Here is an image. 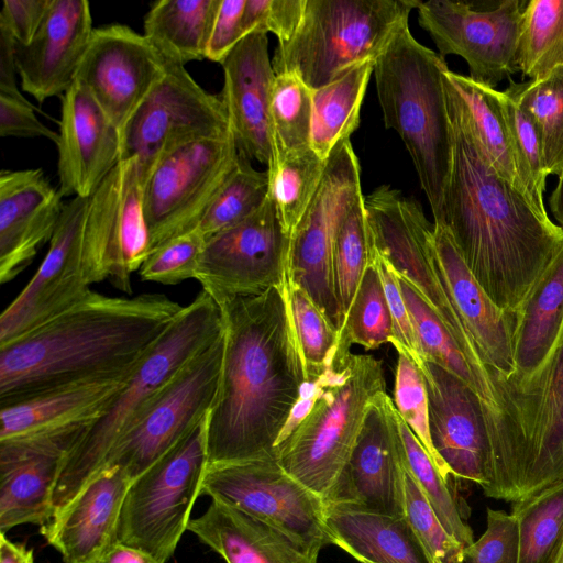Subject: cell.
Masks as SVG:
<instances>
[{"label": "cell", "mask_w": 563, "mask_h": 563, "mask_svg": "<svg viewBox=\"0 0 563 563\" xmlns=\"http://www.w3.org/2000/svg\"><path fill=\"white\" fill-rule=\"evenodd\" d=\"M287 285L219 305L224 351L206 419L208 465L276 459L280 433L307 383Z\"/></svg>", "instance_id": "cell-1"}, {"label": "cell", "mask_w": 563, "mask_h": 563, "mask_svg": "<svg viewBox=\"0 0 563 563\" xmlns=\"http://www.w3.org/2000/svg\"><path fill=\"white\" fill-rule=\"evenodd\" d=\"M445 73L453 157L443 224L490 299L514 316L563 251V229L492 168Z\"/></svg>", "instance_id": "cell-2"}, {"label": "cell", "mask_w": 563, "mask_h": 563, "mask_svg": "<svg viewBox=\"0 0 563 563\" xmlns=\"http://www.w3.org/2000/svg\"><path fill=\"white\" fill-rule=\"evenodd\" d=\"M183 306L163 294L79 302L0 345V407L79 382L130 376Z\"/></svg>", "instance_id": "cell-3"}, {"label": "cell", "mask_w": 563, "mask_h": 563, "mask_svg": "<svg viewBox=\"0 0 563 563\" xmlns=\"http://www.w3.org/2000/svg\"><path fill=\"white\" fill-rule=\"evenodd\" d=\"M484 417L488 474L484 494L512 503L563 479V320L555 342L527 380L494 393Z\"/></svg>", "instance_id": "cell-4"}, {"label": "cell", "mask_w": 563, "mask_h": 563, "mask_svg": "<svg viewBox=\"0 0 563 563\" xmlns=\"http://www.w3.org/2000/svg\"><path fill=\"white\" fill-rule=\"evenodd\" d=\"M444 57L419 43L409 23L374 62L385 126L395 130L413 162L434 222L443 224L453 139L444 88Z\"/></svg>", "instance_id": "cell-5"}, {"label": "cell", "mask_w": 563, "mask_h": 563, "mask_svg": "<svg viewBox=\"0 0 563 563\" xmlns=\"http://www.w3.org/2000/svg\"><path fill=\"white\" fill-rule=\"evenodd\" d=\"M223 332L222 311L206 291L183 307L140 361L124 387L68 453L54 488L53 515L102 470L112 448L146 405Z\"/></svg>", "instance_id": "cell-6"}, {"label": "cell", "mask_w": 563, "mask_h": 563, "mask_svg": "<svg viewBox=\"0 0 563 563\" xmlns=\"http://www.w3.org/2000/svg\"><path fill=\"white\" fill-rule=\"evenodd\" d=\"M417 0H306L294 36L278 43L275 74H296L311 90L352 67L375 62L409 23Z\"/></svg>", "instance_id": "cell-7"}, {"label": "cell", "mask_w": 563, "mask_h": 563, "mask_svg": "<svg viewBox=\"0 0 563 563\" xmlns=\"http://www.w3.org/2000/svg\"><path fill=\"white\" fill-rule=\"evenodd\" d=\"M309 415L276 449L278 464L322 500L345 466L372 400L386 391L380 360L350 353L344 365L319 378Z\"/></svg>", "instance_id": "cell-8"}, {"label": "cell", "mask_w": 563, "mask_h": 563, "mask_svg": "<svg viewBox=\"0 0 563 563\" xmlns=\"http://www.w3.org/2000/svg\"><path fill=\"white\" fill-rule=\"evenodd\" d=\"M369 247L406 279L437 313L479 379L488 374L440 275L433 242L434 224L413 198L382 185L364 196Z\"/></svg>", "instance_id": "cell-9"}, {"label": "cell", "mask_w": 563, "mask_h": 563, "mask_svg": "<svg viewBox=\"0 0 563 563\" xmlns=\"http://www.w3.org/2000/svg\"><path fill=\"white\" fill-rule=\"evenodd\" d=\"M207 466L205 420L132 481L121 510L118 540L166 563L188 529Z\"/></svg>", "instance_id": "cell-10"}, {"label": "cell", "mask_w": 563, "mask_h": 563, "mask_svg": "<svg viewBox=\"0 0 563 563\" xmlns=\"http://www.w3.org/2000/svg\"><path fill=\"white\" fill-rule=\"evenodd\" d=\"M223 351L224 332L190 360L136 416L110 451L102 470L119 467L134 481L202 423L217 395Z\"/></svg>", "instance_id": "cell-11"}, {"label": "cell", "mask_w": 563, "mask_h": 563, "mask_svg": "<svg viewBox=\"0 0 563 563\" xmlns=\"http://www.w3.org/2000/svg\"><path fill=\"white\" fill-rule=\"evenodd\" d=\"M239 155L231 134L183 144L159 161L143 187L150 254L198 227Z\"/></svg>", "instance_id": "cell-12"}, {"label": "cell", "mask_w": 563, "mask_h": 563, "mask_svg": "<svg viewBox=\"0 0 563 563\" xmlns=\"http://www.w3.org/2000/svg\"><path fill=\"white\" fill-rule=\"evenodd\" d=\"M166 63L165 76L135 110L121 137V159H136L143 187L176 147L232 134L220 96L201 88L185 66Z\"/></svg>", "instance_id": "cell-13"}, {"label": "cell", "mask_w": 563, "mask_h": 563, "mask_svg": "<svg viewBox=\"0 0 563 563\" xmlns=\"http://www.w3.org/2000/svg\"><path fill=\"white\" fill-rule=\"evenodd\" d=\"M362 192L358 159L350 139L330 154L320 186L290 235L288 285L302 289L339 335L342 318L333 276V243L343 214Z\"/></svg>", "instance_id": "cell-14"}, {"label": "cell", "mask_w": 563, "mask_h": 563, "mask_svg": "<svg viewBox=\"0 0 563 563\" xmlns=\"http://www.w3.org/2000/svg\"><path fill=\"white\" fill-rule=\"evenodd\" d=\"M150 255L143 186L135 158L121 159L91 196L82 234L88 283L108 279L131 294V276Z\"/></svg>", "instance_id": "cell-15"}, {"label": "cell", "mask_w": 563, "mask_h": 563, "mask_svg": "<svg viewBox=\"0 0 563 563\" xmlns=\"http://www.w3.org/2000/svg\"><path fill=\"white\" fill-rule=\"evenodd\" d=\"M201 495L239 508L319 552L333 544L323 500L276 459L208 465Z\"/></svg>", "instance_id": "cell-16"}, {"label": "cell", "mask_w": 563, "mask_h": 563, "mask_svg": "<svg viewBox=\"0 0 563 563\" xmlns=\"http://www.w3.org/2000/svg\"><path fill=\"white\" fill-rule=\"evenodd\" d=\"M290 235L271 195L242 222L206 240L195 275L218 305L288 284Z\"/></svg>", "instance_id": "cell-17"}, {"label": "cell", "mask_w": 563, "mask_h": 563, "mask_svg": "<svg viewBox=\"0 0 563 563\" xmlns=\"http://www.w3.org/2000/svg\"><path fill=\"white\" fill-rule=\"evenodd\" d=\"M526 4L504 0L479 10L463 1L417 0L416 10L420 26L442 57H462L470 78L495 88L518 70L516 55Z\"/></svg>", "instance_id": "cell-18"}, {"label": "cell", "mask_w": 563, "mask_h": 563, "mask_svg": "<svg viewBox=\"0 0 563 563\" xmlns=\"http://www.w3.org/2000/svg\"><path fill=\"white\" fill-rule=\"evenodd\" d=\"M406 472L397 410L384 391L369 404L349 461L323 503L405 516Z\"/></svg>", "instance_id": "cell-19"}, {"label": "cell", "mask_w": 563, "mask_h": 563, "mask_svg": "<svg viewBox=\"0 0 563 563\" xmlns=\"http://www.w3.org/2000/svg\"><path fill=\"white\" fill-rule=\"evenodd\" d=\"M90 198L73 197L64 203L44 260L0 316V345L49 321L90 291L82 267V234Z\"/></svg>", "instance_id": "cell-20"}, {"label": "cell", "mask_w": 563, "mask_h": 563, "mask_svg": "<svg viewBox=\"0 0 563 563\" xmlns=\"http://www.w3.org/2000/svg\"><path fill=\"white\" fill-rule=\"evenodd\" d=\"M166 69V60L143 34L111 24L93 29L76 79L88 88L122 137L129 120Z\"/></svg>", "instance_id": "cell-21"}, {"label": "cell", "mask_w": 563, "mask_h": 563, "mask_svg": "<svg viewBox=\"0 0 563 563\" xmlns=\"http://www.w3.org/2000/svg\"><path fill=\"white\" fill-rule=\"evenodd\" d=\"M89 424L0 440V532L46 523L64 462Z\"/></svg>", "instance_id": "cell-22"}, {"label": "cell", "mask_w": 563, "mask_h": 563, "mask_svg": "<svg viewBox=\"0 0 563 563\" xmlns=\"http://www.w3.org/2000/svg\"><path fill=\"white\" fill-rule=\"evenodd\" d=\"M428 394L432 444L453 477L484 489L488 474V441L477 395L441 366L418 356Z\"/></svg>", "instance_id": "cell-23"}, {"label": "cell", "mask_w": 563, "mask_h": 563, "mask_svg": "<svg viewBox=\"0 0 563 563\" xmlns=\"http://www.w3.org/2000/svg\"><path fill=\"white\" fill-rule=\"evenodd\" d=\"M60 103L58 192L89 198L120 163L121 136L81 81H74Z\"/></svg>", "instance_id": "cell-24"}, {"label": "cell", "mask_w": 563, "mask_h": 563, "mask_svg": "<svg viewBox=\"0 0 563 563\" xmlns=\"http://www.w3.org/2000/svg\"><path fill=\"white\" fill-rule=\"evenodd\" d=\"M93 32L87 0H51L33 40L16 43L15 62L21 87L43 103L62 97L76 80Z\"/></svg>", "instance_id": "cell-25"}, {"label": "cell", "mask_w": 563, "mask_h": 563, "mask_svg": "<svg viewBox=\"0 0 563 563\" xmlns=\"http://www.w3.org/2000/svg\"><path fill=\"white\" fill-rule=\"evenodd\" d=\"M221 66L224 82L219 96L238 150L268 168L273 162L269 111L276 74L268 54L267 33L247 34Z\"/></svg>", "instance_id": "cell-26"}, {"label": "cell", "mask_w": 563, "mask_h": 563, "mask_svg": "<svg viewBox=\"0 0 563 563\" xmlns=\"http://www.w3.org/2000/svg\"><path fill=\"white\" fill-rule=\"evenodd\" d=\"M433 224L440 275L455 310L474 341L493 388L515 372L514 318L495 305L474 277L448 228L441 223Z\"/></svg>", "instance_id": "cell-27"}, {"label": "cell", "mask_w": 563, "mask_h": 563, "mask_svg": "<svg viewBox=\"0 0 563 563\" xmlns=\"http://www.w3.org/2000/svg\"><path fill=\"white\" fill-rule=\"evenodd\" d=\"M62 198L42 168L1 172V284L14 279L51 241L64 207Z\"/></svg>", "instance_id": "cell-28"}, {"label": "cell", "mask_w": 563, "mask_h": 563, "mask_svg": "<svg viewBox=\"0 0 563 563\" xmlns=\"http://www.w3.org/2000/svg\"><path fill=\"white\" fill-rule=\"evenodd\" d=\"M132 479L107 467L41 526V534L64 563H95L117 540L121 510Z\"/></svg>", "instance_id": "cell-29"}, {"label": "cell", "mask_w": 563, "mask_h": 563, "mask_svg": "<svg viewBox=\"0 0 563 563\" xmlns=\"http://www.w3.org/2000/svg\"><path fill=\"white\" fill-rule=\"evenodd\" d=\"M211 500L187 530L227 563H317L319 551L239 508Z\"/></svg>", "instance_id": "cell-30"}, {"label": "cell", "mask_w": 563, "mask_h": 563, "mask_svg": "<svg viewBox=\"0 0 563 563\" xmlns=\"http://www.w3.org/2000/svg\"><path fill=\"white\" fill-rule=\"evenodd\" d=\"M130 376L69 384L0 407V440L90 424L103 413Z\"/></svg>", "instance_id": "cell-31"}, {"label": "cell", "mask_w": 563, "mask_h": 563, "mask_svg": "<svg viewBox=\"0 0 563 563\" xmlns=\"http://www.w3.org/2000/svg\"><path fill=\"white\" fill-rule=\"evenodd\" d=\"M334 545L361 563H433L406 516H388L342 504H324Z\"/></svg>", "instance_id": "cell-32"}, {"label": "cell", "mask_w": 563, "mask_h": 563, "mask_svg": "<svg viewBox=\"0 0 563 563\" xmlns=\"http://www.w3.org/2000/svg\"><path fill=\"white\" fill-rule=\"evenodd\" d=\"M512 318L515 372L493 386V395L499 388L529 379L540 368L555 342L563 320V251L536 283Z\"/></svg>", "instance_id": "cell-33"}, {"label": "cell", "mask_w": 563, "mask_h": 563, "mask_svg": "<svg viewBox=\"0 0 563 563\" xmlns=\"http://www.w3.org/2000/svg\"><path fill=\"white\" fill-rule=\"evenodd\" d=\"M220 0H161L144 18L143 35L168 63L185 66L206 58Z\"/></svg>", "instance_id": "cell-34"}, {"label": "cell", "mask_w": 563, "mask_h": 563, "mask_svg": "<svg viewBox=\"0 0 563 563\" xmlns=\"http://www.w3.org/2000/svg\"><path fill=\"white\" fill-rule=\"evenodd\" d=\"M445 75L462 100L472 133L488 164L500 178L520 191L539 214L550 218L538 209L531 196L503 114L485 87L450 69Z\"/></svg>", "instance_id": "cell-35"}, {"label": "cell", "mask_w": 563, "mask_h": 563, "mask_svg": "<svg viewBox=\"0 0 563 563\" xmlns=\"http://www.w3.org/2000/svg\"><path fill=\"white\" fill-rule=\"evenodd\" d=\"M373 67L374 62L356 65L332 82L312 90L311 148L323 161L357 129Z\"/></svg>", "instance_id": "cell-36"}, {"label": "cell", "mask_w": 563, "mask_h": 563, "mask_svg": "<svg viewBox=\"0 0 563 563\" xmlns=\"http://www.w3.org/2000/svg\"><path fill=\"white\" fill-rule=\"evenodd\" d=\"M398 279L420 356L464 382L479 398L483 416L492 415L496 405L490 388L479 379L437 313L406 279L399 275Z\"/></svg>", "instance_id": "cell-37"}, {"label": "cell", "mask_w": 563, "mask_h": 563, "mask_svg": "<svg viewBox=\"0 0 563 563\" xmlns=\"http://www.w3.org/2000/svg\"><path fill=\"white\" fill-rule=\"evenodd\" d=\"M519 526L518 563H555L563 547V479L511 503Z\"/></svg>", "instance_id": "cell-38"}, {"label": "cell", "mask_w": 563, "mask_h": 563, "mask_svg": "<svg viewBox=\"0 0 563 563\" xmlns=\"http://www.w3.org/2000/svg\"><path fill=\"white\" fill-rule=\"evenodd\" d=\"M393 338V319L382 279L369 257L339 335L335 366H343L353 344L375 350Z\"/></svg>", "instance_id": "cell-39"}, {"label": "cell", "mask_w": 563, "mask_h": 563, "mask_svg": "<svg viewBox=\"0 0 563 563\" xmlns=\"http://www.w3.org/2000/svg\"><path fill=\"white\" fill-rule=\"evenodd\" d=\"M517 69L536 80L563 65V0H530L521 19Z\"/></svg>", "instance_id": "cell-40"}, {"label": "cell", "mask_w": 563, "mask_h": 563, "mask_svg": "<svg viewBox=\"0 0 563 563\" xmlns=\"http://www.w3.org/2000/svg\"><path fill=\"white\" fill-rule=\"evenodd\" d=\"M274 168L288 154L311 147L312 90L292 73L276 74L269 111Z\"/></svg>", "instance_id": "cell-41"}, {"label": "cell", "mask_w": 563, "mask_h": 563, "mask_svg": "<svg viewBox=\"0 0 563 563\" xmlns=\"http://www.w3.org/2000/svg\"><path fill=\"white\" fill-rule=\"evenodd\" d=\"M509 81L538 129L548 175L559 177L563 172V65L529 82Z\"/></svg>", "instance_id": "cell-42"}, {"label": "cell", "mask_w": 563, "mask_h": 563, "mask_svg": "<svg viewBox=\"0 0 563 563\" xmlns=\"http://www.w3.org/2000/svg\"><path fill=\"white\" fill-rule=\"evenodd\" d=\"M240 153V152H239ZM269 195L267 169H254L250 159L239 155L232 173L212 200L197 229L208 240L255 213Z\"/></svg>", "instance_id": "cell-43"}, {"label": "cell", "mask_w": 563, "mask_h": 563, "mask_svg": "<svg viewBox=\"0 0 563 563\" xmlns=\"http://www.w3.org/2000/svg\"><path fill=\"white\" fill-rule=\"evenodd\" d=\"M327 161L309 147L288 154L274 168L267 169L269 195L289 235L310 206L320 186Z\"/></svg>", "instance_id": "cell-44"}, {"label": "cell", "mask_w": 563, "mask_h": 563, "mask_svg": "<svg viewBox=\"0 0 563 563\" xmlns=\"http://www.w3.org/2000/svg\"><path fill=\"white\" fill-rule=\"evenodd\" d=\"M368 262V227L361 194L343 214L333 243V276L342 327Z\"/></svg>", "instance_id": "cell-45"}, {"label": "cell", "mask_w": 563, "mask_h": 563, "mask_svg": "<svg viewBox=\"0 0 563 563\" xmlns=\"http://www.w3.org/2000/svg\"><path fill=\"white\" fill-rule=\"evenodd\" d=\"M397 424L402 440L407 468L420 486L444 529L464 548L474 542L473 531L465 522L450 482L397 412Z\"/></svg>", "instance_id": "cell-46"}, {"label": "cell", "mask_w": 563, "mask_h": 563, "mask_svg": "<svg viewBox=\"0 0 563 563\" xmlns=\"http://www.w3.org/2000/svg\"><path fill=\"white\" fill-rule=\"evenodd\" d=\"M287 297L307 382H316L336 367L339 333L302 289L287 285Z\"/></svg>", "instance_id": "cell-47"}, {"label": "cell", "mask_w": 563, "mask_h": 563, "mask_svg": "<svg viewBox=\"0 0 563 563\" xmlns=\"http://www.w3.org/2000/svg\"><path fill=\"white\" fill-rule=\"evenodd\" d=\"M483 86L503 114L521 174L538 209L548 214L543 194L549 175L537 126L519 104L510 85L504 91Z\"/></svg>", "instance_id": "cell-48"}, {"label": "cell", "mask_w": 563, "mask_h": 563, "mask_svg": "<svg viewBox=\"0 0 563 563\" xmlns=\"http://www.w3.org/2000/svg\"><path fill=\"white\" fill-rule=\"evenodd\" d=\"M390 343L398 353L393 400L396 410L421 442L441 475L450 482L453 475L432 444L428 394L422 372L404 345L395 340Z\"/></svg>", "instance_id": "cell-49"}, {"label": "cell", "mask_w": 563, "mask_h": 563, "mask_svg": "<svg viewBox=\"0 0 563 563\" xmlns=\"http://www.w3.org/2000/svg\"><path fill=\"white\" fill-rule=\"evenodd\" d=\"M405 516L433 563H464V547L444 529L408 468L405 474Z\"/></svg>", "instance_id": "cell-50"}, {"label": "cell", "mask_w": 563, "mask_h": 563, "mask_svg": "<svg viewBox=\"0 0 563 563\" xmlns=\"http://www.w3.org/2000/svg\"><path fill=\"white\" fill-rule=\"evenodd\" d=\"M206 238L196 228L152 252L139 269L143 282L177 285L195 275Z\"/></svg>", "instance_id": "cell-51"}, {"label": "cell", "mask_w": 563, "mask_h": 563, "mask_svg": "<svg viewBox=\"0 0 563 563\" xmlns=\"http://www.w3.org/2000/svg\"><path fill=\"white\" fill-rule=\"evenodd\" d=\"M464 563H518L519 526L515 515L487 508V527L463 550Z\"/></svg>", "instance_id": "cell-52"}, {"label": "cell", "mask_w": 563, "mask_h": 563, "mask_svg": "<svg viewBox=\"0 0 563 563\" xmlns=\"http://www.w3.org/2000/svg\"><path fill=\"white\" fill-rule=\"evenodd\" d=\"M306 0H245L242 27L245 36L253 31L272 32L278 43L289 41L296 33Z\"/></svg>", "instance_id": "cell-53"}, {"label": "cell", "mask_w": 563, "mask_h": 563, "mask_svg": "<svg viewBox=\"0 0 563 563\" xmlns=\"http://www.w3.org/2000/svg\"><path fill=\"white\" fill-rule=\"evenodd\" d=\"M369 257L375 262L377 266L389 312L393 319L394 338L391 340H395L404 345L411 357L416 358L420 356V352L413 325L411 323L409 312L401 294L398 275L393 269V267L371 247Z\"/></svg>", "instance_id": "cell-54"}, {"label": "cell", "mask_w": 563, "mask_h": 563, "mask_svg": "<svg viewBox=\"0 0 563 563\" xmlns=\"http://www.w3.org/2000/svg\"><path fill=\"white\" fill-rule=\"evenodd\" d=\"M244 5L245 0H220L207 44L206 58L222 64L245 37L242 27Z\"/></svg>", "instance_id": "cell-55"}, {"label": "cell", "mask_w": 563, "mask_h": 563, "mask_svg": "<svg viewBox=\"0 0 563 563\" xmlns=\"http://www.w3.org/2000/svg\"><path fill=\"white\" fill-rule=\"evenodd\" d=\"M32 103L0 95V135L49 139L55 144L58 133L44 125L34 113Z\"/></svg>", "instance_id": "cell-56"}, {"label": "cell", "mask_w": 563, "mask_h": 563, "mask_svg": "<svg viewBox=\"0 0 563 563\" xmlns=\"http://www.w3.org/2000/svg\"><path fill=\"white\" fill-rule=\"evenodd\" d=\"M51 0H3L0 23L13 34L20 45L29 44L40 29Z\"/></svg>", "instance_id": "cell-57"}, {"label": "cell", "mask_w": 563, "mask_h": 563, "mask_svg": "<svg viewBox=\"0 0 563 563\" xmlns=\"http://www.w3.org/2000/svg\"><path fill=\"white\" fill-rule=\"evenodd\" d=\"M15 47L16 41L13 34L3 23H0V95L31 103L16 86Z\"/></svg>", "instance_id": "cell-58"}, {"label": "cell", "mask_w": 563, "mask_h": 563, "mask_svg": "<svg viewBox=\"0 0 563 563\" xmlns=\"http://www.w3.org/2000/svg\"><path fill=\"white\" fill-rule=\"evenodd\" d=\"M95 563H161L155 556L136 547L117 540Z\"/></svg>", "instance_id": "cell-59"}, {"label": "cell", "mask_w": 563, "mask_h": 563, "mask_svg": "<svg viewBox=\"0 0 563 563\" xmlns=\"http://www.w3.org/2000/svg\"><path fill=\"white\" fill-rule=\"evenodd\" d=\"M0 563H35L33 549L14 543L0 533Z\"/></svg>", "instance_id": "cell-60"}, {"label": "cell", "mask_w": 563, "mask_h": 563, "mask_svg": "<svg viewBox=\"0 0 563 563\" xmlns=\"http://www.w3.org/2000/svg\"><path fill=\"white\" fill-rule=\"evenodd\" d=\"M549 205L552 214L558 221V225L563 229V172L559 176L558 185L549 198Z\"/></svg>", "instance_id": "cell-61"}, {"label": "cell", "mask_w": 563, "mask_h": 563, "mask_svg": "<svg viewBox=\"0 0 563 563\" xmlns=\"http://www.w3.org/2000/svg\"><path fill=\"white\" fill-rule=\"evenodd\" d=\"M555 563H563V547L561 549V552H560Z\"/></svg>", "instance_id": "cell-62"}]
</instances>
